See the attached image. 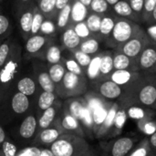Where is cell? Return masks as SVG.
I'll use <instances>...</instances> for the list:
<instances>
[{
  "label": "cell",
  "mask_w": 156,
  "mask_h": 156,
  "mask_svg": "<svg viewBox=\"0 0 156 156\" xmlns=\"http://www.w3.org/2000/svg\"><path fill=\"white\" fill-rule=\"evenodd\" d=\"M117 101L122 106L135 104L150 110H156L155 73H142L140 79Z\"/></svg>",
  "instance_id": "obj_1"
},
{
  "label": "cell",
  "mask_w": 156,
  "mask_h": 156,
  "mask_svg": "<svg viewBox=\"0 0 156 156\" xmlns=\"http://www.w3.org/2000/svg\"><path fill=\"white\" fill-rule=\"evenodd\" d=\"M49 149L55 156H82L90 148L84 137L65 133L50 145Z\"/></svg>",
  "instance_id": "obj_2"
},
{
  "label": "cell",
  "mask_w": 156,
  "mask_h": 156,
  "mask_svg": "<svg viewBox=\"0 0 156 156\" xmlns=\"http://www.w3.org/2000/svg\"><path fill=\"white\" fill-rule=\"evenodd\" d=\"M139 23L124 17L117 16L112 34L105 41V44L112 49L127 42L142 30Z\"/></svg>",
  "instance_id": "obj_3"
},
{
  "label": "cell",
  "mask_w": 156,
  "mask_h": 156,
  "mask_svg": "<svg viewBox=\"0 0 156 156\" xmlns=\"http://www.w3.org/2000/svg\"><path fill=\"white\" fill-rule=\"evenodd\" d=\"M88 81L86 77L67 71L60 84L56 87V93L61 99L80 97L88 91Z\"/></svg>",
  "instance_id": "obj_4"
},
{
  "label": "cell",
  "mask_w": 156,
  "mask_h": 156,
  "mask_svg": "<svg viewBox=\"0 0 156 156\" xmlns=\"http://www.w3.org/2000/svg\"><path fill=\"white\" fill-rule=\"evenodd\" d=\"M150 39L145 32V29L142 28V30L136 34L133 37L129 39L127 42L123 43L122 45L117 47L116 50H119L128 57L137 60L142 51L145 48V47L150 43Z\"/></svg>",
  "instance_id": "obj_5"
},
{
  "label": "cell",
  "mask_w": 156,
  "mask_h": 156,
  "mask_svg": "<svg viewBox=\"0 0 156 156\" xmlns=\"http://www.w3.org/2000/svg\"><path fill=\"white\" fill-rule=\"evenodd\" d=\"M92 84V90L110 101H119L124 94V90L111 80H102Z\"/></svg>",
  "instance_id": "obj_6"
},
{
  "label": "cell",
  "mask_w": 156,
  "mask_h": 156,
  "mask_svg": "<svg viewBox=\"0 0 156 156\" xmlns=\"http://www.w3.org/2000/svg\"><path fill=\"white\" fill-rule=\"evenodd\" d=\"M65 133L66 132L59 126V124L56 121L51 126L38 131L36 137L34 138L33 144L36 146H45L49 148L50 145Z\"/></svg>",
  "instance_id": "obj_7"
},
{
  "label": "cell",
  "mask_w": 156,
  "mask_h": 156,
  "mask_svg": "<svg viewBox=\"0 0 156 156\" xmlns=\"http://www.w3.org/2000/svg\"><path fill=\"white\" fill-rule=\"evenodd\" d=\"M139 71L145 74H156V44L150 42L140 54L138 59Z\"/></svg>",
  "instance_id": "obj_8"
},
{
  "label": "cell",
  "mask_w": 156,
  "mask_h": 156,
  "mask_svg": "<svg viewBox=\"0 0 156 156\" xmlns=\"http://www.w3.org/2000/svg\"><path fill=\"white\" fill-rule=\"evenodd\" d=\"M133 137H121L110 143L104 149V156H126L135 146Z\"/></svg>",
  "instance_id": "obj_9"
},
{
  "label": "cell",
  "mask_w": 156,
  "mask_h": 156,
  "mask_svg": "<svg viewBox=\"0 0 156 156\" xmlns=\"http://www.w3.org/2000/svg\"><path fill=\"white\" fill-rule=\"evenodd\" d=\"M142 76L141 71L128 69H114L109 76V80L115 82L124 90V92L129 90Z\"/></svg>",
  "instance_id": "obj_10"
},
{
  "label": "cell",
  "mask_w": 156,
  "mask_h": 156,
  "mask_svg": "<svg viewBox=\"0 0 156 156\" xmlns=\"http://www.w3.org/2000/svg\"><path fill=\"white\" fill-rule=\"evenodd\" d=\"M56 121L66 133H73L81 137L85 136V131L83 130L80 122L69 112H68L63 107L61 109L59 116Z\"/></svg>",
  "instance_id": "obj_11"
},
{
  "label": "cell",
  "mask_w": 156,
  "mask_h": 156,
  "mask_svg": "<svg viewBox=\"0 0 156 156\" xmlns=\"http://www.w3.org/2000/svg\"><path fill=\"white\" fill-rule=\"evenodd\" d=\"M38 132V115L37 113L27 114L18 127V136L25 140H30L36 137Z\"/></svg>",
  "instance_id": "obj_12"
},
{
  "label": "cell",
  "mask_w": 156,
  "mask_h": 156,
  "mask_svg": "<svg viewBox=\"0 0 156 156\" xmlns=\"http://www.w3.org/2000/svg\"><path fill=\"white\" fill-rule=\"evenodd\" d=\"M62 107L69 112L72 116H74L80 122L82 121L84 114L88 110V104L84 97H74L69 98Z\"/></svg>",
  "instance_id": "obj_13"
},
{
  "label": "cell",
  "mask_w": 156,
  "mask_h": 156,
  "mask_svg": "<svg viewBox=\"0 0 156 156\" xmlns=\"http://www.w3.org/2000/svg\"><path fill=\"white\" fill-rule=\"evenodd\" d=\"M61 109L62 104L57 101L51 107L44 111L38 116V131L51 126L59 116Z\"/></svg>",
  "instance_id": "obj_14"
},
{
  "label": "cell",
  "mask_w": 156,
  "mask_h": 156,
  "mask_svg": "<svg viewBox=\"0 0 156 156\" xmlns=\"http://www.w3.org/2000/svg\"><path fill=\"white\" fill-rule=\"evenodd\" d=\"M113 67L114 69H128L139 71L137 60L128 57L124 53L113 49Z\"/></svg>",
  "instance_id": "obj_15"
},
{
  "label": "cell",
  "mask_w": 156,
  "mask_h": 156,
  "mask_svg": "<svg viewBox=\"0 0 156 156\" xmlns=\"http://www.w3.org/2000/svg\"><path fill=\"white\" fill-rule=\"evenodd\" d=\"M120 108V103L118 101H113L108 115L105 119V121L103 122L102 125L101 126L100 130L98 131L97 134L95 135V138L97 139H104V138H108L110 136L112 125H113V122L116 116V113L118 112Z\"/></svg>",
  "instance_id": "obj_16"
},
{
  "label": "cell",
  "mask_w": 156,
  "mask_h": 156,
  "mask_svg": "<svg viewBox=\"0 0 156 156\" xmlns=\"http://www.w3.org/2000/svg\"><path fill=\"white\" fill-rule=\"evenodd\" d=\"M112 10L119 17L128 18L136 23L143 22L142 18L133 11V9L131 7L130 4L126 0H120L119 2H117L112 6Z\"/></svg>",
  "instance_id": "obj_17"
},
{
  "label": "cell",
  "mask_w": 156,
  "mask_h": 156,
  "mask_svg": "<svg viewBox=\"0 0 156 156\" xmlns=\"http://www.w3.org/2000/svg\"><path fill=\"white\" fill-rule=\"evenodd\" d=\"M11 112L15 115H24L30 108V101L27 96L17 91L15 93L10 101Z\"/></svg>",
  "instance_id": "obj_18"
},
{
  "label": "cell",
  "mask_w": 156,
  "mask_h": 156,
  "mask_svg": "<svg viewBox=\"0 0 156 156\" xmlns=\"http://www.w3.org/2000/svg\"><path fill=\"white\" fill-rule=\"evenodd\" d=\"M116 18L117 16L113 12L102 15L100 32H99V38L101 40V42H105L110 37V35L112 34L116 22Z\"/></svg>",
  "instance_id": "obj_19"
},
{
  "label": "cell",
  "mask_w": 156,
  "mask_h": 156,
  "mask_svg": "<svg viewBox=\"0 0 156 156\" xmlns=\"http://www.w3.org/2000/svg\"><path fill=\"white\" fill-rule=\"evenodd\" d=\"M112 57H113V49L102 51L101 67H100V80H108L110 74L114 70Z\"/></svg>",
  "instance_id": "obj_20"
},
{
  "label": "cell",
  "mask_w": 156,
  "mask_h": 156,
  "mask_svg": "<svg viewBox=\"0 0 156 156\" xmlns=\"http://www.w3.org/2000/svg\"><path fill=\"white\" fill-rule=\"evenodd\" d=\"M89 12V8L80 0H71L70 25L73 26L79 22L85 21Z\"/></svg>",
  "instance_id": "obj_21"
},
{
  "label": "cell",
  "mask_w": 156,
  "mask_h": 156,
  "mask_svg": "<svg viewBox=\"0 0 156 156\" xmlns=\"http://www.w3.org/2000/svg\"><path fill=\"white\" fill-rule=\"evenodd\" d=\"M62 43H63V46L69 50L79 48V47L81 43V39L75 32L72 25H69L63 32Z\"/></svg>",
  "instance_id": "obj_22"
},
{
  "label": "cell",
  "mask_w": 156,
  "mask_h": 156,
  "mask_svg": "<svg viewBox=\"0 0 156 156\" xmlns=\"http://www.w3.org/2000/svg\"><path fill=\"white\" fill-rule=\"evenodd\" d=\"M102 51L92 56L91 61L86 69V78L91 83L100 80V67Z\"/></svg>",
  "instance_id": "obj_23"
},
{
  "label": "cell",
  "mask_w": 156,
  "mask_h": 156,
  "mask_svg": "<svg viewBox=\"0 0 156 156\" xmlns=\"http://www.w3.org/2000/svg\"><path fill=\"white\" fill-rule=\"evenodd\" d=\"M57 99L58 95L56 92H48L42 90L37 99V115L39 116L44 111L51 107L57 101Z\"/></svg>",
  "instance_id": "obj_24"
},
{
  "label": "cell",
  "mask_w": 156,
  "mask_h": 156,
  "mask_svg": "<svg viewBox=\"0 0 156 156\" xmlns=\"http://www.w3.org/2000/svg\"><path fill=\"white\" fill-rule=\"evenodd\" d=\"M101 40L99 37L92 36L87 39L82 40L79 47V49L90 56H94L101 52Z\"/></svg>",
  "instance_id": "obj_25"
},
{
  "label": "cell",
  "mask_w": 156,
  "mask_h": 156,
  "mask_svg": "<svg viewBox=\"0 0 156 156\" xmlns=\"http://www.w3.org/2000/svg\"><path fill=\"white\" fill-rule=\"evenodd\" d=\"M127 118H128V115H127L126 109L123 106L120 105V108L116 113V116H115V119L113 122V125H112V131H111L109 137L117 136L122 133Z\"/></svg>",
  "instance_id": "obj_26"
},
{
  "label": "cell",
  "mask_w": 156,
  "mask_h": 156,
  "mask_svg": "<svg viewBox=\"0 0 156 156\" xmlns=\"http://www.w3.org/2000/svg\"><path fill=\"white\" fill-rule=\"evenodd\" d=\"M123 107L126 109L128 117L137 120V121L147 119L150 116L149 112L153 111V110H150V109H147L139 105H135V104H131V105H127Z\"/></svg>",
  "instance_id": "obj_27"
},
{
  "label": "cell",
  "mask_w": 156,
  "mask_h": 156,
  "mask_svg": "<svg viewBox=\"0 0 156 156\" xmlns=\"http://www.w3.org/2000/svg\"><path fill=\"white\" fill-rule=\"evenodd\" d=\"M101 17H102V15H99V14H96V13L90 11L86 19H85V22H86L89 29L90 30L92 35L94 37H99Z\"/></svg>",
  "instance_id": "obj_28"
},
{
  "label": "cell",
  "mask_w": 156,
  "mask_h": 156,
  "mask_svg": "<svg viewBox=\"0 0 156 156\" xmlns=\"http://www.w3.org/2000/svg\"><path fill=\"white\" fill-rule=\"evenodd\" d=\"M16 88L19 92L25 94L27 97L32 96L36 92V90H37L35 81L31 78H28V77L19 80L17 82Z\"/></svg>",
  "instance_id": "obj_29"
},
{
  "label": "cell",
  "mask_w": 156,
  "mask_h": 156,
  "mask_svg": "<svg viewBox=\"0 0 156 156\" xmlns=\"http://www.w3.org/2000/svg\"><path fill=\"white\" fill-rule=\"evenodd\" d=\"M48 72L52 81L55 83V85L57 87L62 81V80L65 76V73L67 72V69L63 64L57 63V64H52L49 67Z\"/></svg>",
  "instance_id": "obj_30"
},
{
  "label": "cell",
  "mask_w": 156,
  "mask_h": 156,
  "mask_svg": "<svg viewBox=\"0 0 156 156\" xmlns=\"http://www.w3.org/2000/svg\"><path fill=\"white\" fill-rule=\"evenodd\" d=\"M153 149L149 143V138H144L139 144L133 147V149L126 156H151Z\"/></svg>",
  "instance_id": "obj_31"
},
{
  "label": "cell",
  "mask_w": 156,
  "mask_h": 156,
  "mask_svg": "<svg viewBox=\"0 0 156 156\" xmlns=\"http://www.w3.org/2000/svg\"><path fill=\"white\" fill-rule=\"evenodd\" d=\"M70 14H71V2L68 4L65 7H63L58 16L57 25L60 29L67 28L70 25Z\"/></svg>",
  "instance_id": "obj_32"
},
{
  "label": "cell",
  "mask_w": 156,
  "mask_h": 156,
  "mask_svg": "<svg viewBox=\"0 0 156 156\" xmlns=\"http://www.w3.org/2000/svg\"><path fill=\"white\" fill-rule=\"evenodd\" d=\"M37 82L42 90L48 92H56V85L52 81L48 72H40L37 76Z\"/></svg>",
  "instance_id": "obj_33"
},
{
  "label": "cell",
  "mask_w": 156,
  "mask_h": 156,
  "mask_svg": "<svg viewBox=\"0 0 156 156\" xmlns=\"http://www.w3.org/2000/svg\"><path fill=\"white\" fill-rule=\"evenodd\" d=\"M46 43V38L39 35H35L30 37L26 44V49L29 53H36L40 50Z\"/></svg>",
  "instance_id": "obj_34"
},
{
  "label": "cell",
  "mask_w": 156,
  "mask_h": 156,
  "mask_svg": "<svg viewBox=\"0 0 156 156\" xmlns=\"http://www.w3.org/2000/svg\"><path fill=\"white\" fill-rule=\"evenodd\" d=\"M111 10L112 6L108 4L106 0H91L89 6V11L99 15H105L107 13H110Z\"/></svg>",
  "instance_id": "obj_35"
},
{
  "label": "cell",
  "mask_w": 156,
  "mask_h": 156,
  "mask_svg": "<svg viewBox=\"0 0 156 156\" xmlns=\"http://www.w3.org/2000/svg\"><path fill=\"white\" fill-rule=\"evenodd\" d=\"M72 51V55H73V58L85 69L86 71V69L87 67L89 66V64L90 63L91 61V58H92V56L87 54V53H84L83 51H81L80 49L79 48H76V49H73L71 50Z\"/></svg>",
  "instance_id": "obj_36"
},
{
  "label": "cell",
  "mask_w": 156,
  "mask_h": 156,
  "mask_svg": "<svg viewBox=\"0 0 156 156\" xmlns=\"http://www.w3.org/2000/svg\"><path fill=\"white\" fill-rule=\"evenodd\" d=\"M65 68H66L67 71L72 72V73L77 74L81 77H86L85 69L74 58H69V59L65 60Z\"/></svg>",
  "instance_id": "obj_37"
},
{
  "label": "cell",
  "mask_w": 156,
  "mask_h": 156,
  "mask_svg": "<svg viewBox=\"0 0 156 156\" xmlns=\"http://www.w3.org/2000/svg\"><path fill=\"white\" fill-rule=\"evenodd\" d=\"M73 28H74L75 32L77 33V35L81 39V41L93 36L92 33L90 32V30L89 29V27H88V26H87L85 21L79 22V23L73 25Z\"/></svg>",
  "instance_id": "obj_38"
},
{
  "label": "cell",
  "mask_w": 156,
  "mask_h": 156,
  "mask_svg": "<svg viewBox=\"0 0 156 156\" xmlns=\"http://www.w3.org/2000/svg\"><path fill=\"white\" fill-rule=\"evenodd\" d=\"M47 60L52 65L60 63L61 60V50L58 46H50L47 51Z\"/></svg>",
  "instance_id": "obj_39"
},
{
  "label": "cell",
  "mask_w": 156,
  "mask_h": 156,
  "mask_svg": "<svg viewBox=\"0 0 156 156\" xmlns=\"http://www.w3.org/2000/svg\"><path fill=\"white\" fill-rule=\"evenodd\" d=\"M18 150L16 146L9 140H5L0 150V156H16Z\"/></svg>",
  "instance_id": "obj_40"
},
{
  "label": "cell",
  "mask_w": 156,
  "mask_h": 156,
  "mask_svg": "<svg viewBox=\"0 0 156 156\" xmlns=\"http://www.w3.org/2000/svg\"><path fill=\"white\" fill-rule=\"evenodd\" d=\"M156 5V0H144V13H143V23L148 24L152 13Z\"/></svg>",
  "instance_id": "obj_41"
},
{
  "label": "cell",
  "mask_w": 156,
  "mask_h": 156,
  "mask_svg": "<svg viewBox=\"0 0 156 156\" xmlns=\"http://www.w3.org/2000/svg\"><path fill=\"white\" fill-rule=\"evenodd\" d=\"M33 16L34 15L31 12H27L22 15L20 18V27L24 32H31Z\"/></svg>",
  "instance_id": "obj_42"
},
{
  "label": "cell",
  "mask_w": 156,
  "mask_h": 156,
  "mask_svg": "<svg viewBox=\"0 0 156 156\" xmlns=\"http://www.w3.org/2000/svg\"><path fill=\"white\" fill-rule=\"evenodd\" d=\"M56 2L57 0H40L39 8L45 14H50L56 10Z\"/></svg>",
  "instance_id": "obj_43"
},
{
  "label": "cell",
  "mask_w": 156,
  "mask_h": 156,
  "mask_svg": "<svg viewBox=\"0 0 156 156\" xmlns=\"http://www.w3.org/2000/svg\"><path fill=\"white\" fill-rule=\"evenodd\" d=\"M131 7L133 9V11L142 18L143 20V13L144 8V0H126Z\"/></svg>",
  "instance_id": "obj_44"
},
{
  "label": "cell",
  "mask_w": 156,
  "mask_h": 156,
  "mask_svg": "<svg viewBox=\"0 0 156 156\" xmlns=\"http://www.w3.org/2000/svg\"><path fill=\"white\" fill-rule=\"evenodd\" d=\"M43 24V16L40 13H37L33 16V22H32V27H31V33L33 35H36L40 29L41 26Z\"/></svg>",
  "instance_id": "obj_45"
},
{
  "label": "cell",
  "mask_w": 156,
  "mask_h": 156,
  "mask_svg": "<svg viewBox=\"0 0 156 156\" xmlns=\"http://www.w3.org/2000/svg\"><path fill=\"white\" fill-rule=\"evenodd\" d=\"M16 156H40V147L31 146L25 148L19 151Z\"/></svg>",
  "instance_id": "obj_46"
},
{
  "label": "cell",
  "mask_w": 156,
  "mask_h": 156,
  "mask_svg": "<svg viewBox=\"0 0 156 156\" xmlns=\"http://www.w3.org/2000/svg\"><path fill=\"white\" fill-rule=\"evenodd\" d=\"M9 52V47L6 43H4L0 46V67L4 65Z\"/></svg>",
  "instance_id": "obj_47"
},
{
  "label": "cell",
  "mask_w": 156,
  "mask_h": 156,
  "mask_svg": "<svg viewBox=\"0 0 156 156\" xmlns=\"http://www.w3.org/2000/svg\"><path fill=\"white\" fill-rule=\"evenodd\" d=\"M145 32L150 39L151 42L156 44V24H149Z\"/></svg>",
  "instance_id": "obj_48"
},
{
  "label": "cell",
  "mask_w": 156,
  "mask_h": 156,
  "mask_svg": "<svg viewBox=\"0 0 156 156\" xmlns=\"http://www.w3.org/2000/svg\"><path fill=\"white\" fill-rule=\"evenodd\" d=\"M8 26H9L8 19L5 16L0 15V35H3L7 30Z\"/></svg>",
  "instance_id": "obj_49"
},
{
  "label": "cell",
  "mask_w": 156,
  "mask_h": 156,
  "mask_svg": "<svg viewBox=\"0 0 156 156\" xmlns=\"http://www.w3.org/2000/svg\"><path fill=\"white\" fill-rule=\"evenodd\" d=\"M41 30L46 34H49V33H52L55 30V28H54L53 24L50 21H46V22H43L41 26Z\"/></svg>",
  "instance_id": "obj_50"
},
{
  "label": "cell",
  "mask_w": 156,
  "mask_h": 156,
  "mask_svg": "<svg viewBox=\"0 0 156 156\" xmlns=\"http://www.w3.org/2000/svg\"><path fill=\"white\" fill-rule=\"evenodd\" d=\"M70 2H71V0H57V2H56V10L60 11L63 7H65Z\"/></svg>",
  "instance_id": "obj_51"
},
{
  "label": "cell",
  "mask_w": 156,
  "mask_h": 156,
  "mask_svg": "<svg viewBox=\"0 0 156 156\" xmlns=\"http://www.w3.org/2000/svg\"><path fill=\"white\" fill-rule=\"evenodd\" d=\"M40 156H55L51 150L48 147L40 148Z\"/></svg>",
  "instance_id": "obj_52"
},
{
  "label": "cell",
  "mask_w": 156,
  "mask_h": 156,
  "mask_svg": "<svg viewBox=\"0 0 156 156\" xmlns=\"http://www.w3.org/2000/svg\"><path fill=\"white\" fill-rule=\"evenodd\" d=\"M149 143L153 150L156 149V132L151 134V136L149 137Z\"/></svg>",
  "instance_id": "obj_53"
},
{
  "label": "cell",
  "mask_w": 156,
  "mask_h": 156,
  "mask_svg": "<svg viewBox=\"0 0 156 156\" xmlns=\"http://www.w3.org/2000/svg\"><path fill=\"white\" fill-rule=\"evenodd\" d=\"M5 140H6V134L4 131V129L2 128V126L0 125V145H2Z\"/></svg>",
  "instance_id": "obj_54"
},
{
  "label": "cell",
  "mask_w": 156,
  "mask_h": 156,
  "mask_svg": "<svg viewBox=\"0 0 156 156\" xmlns=\"http://www.w3.org/2000/svg\"><path fill=\"white\" fill-rule=\"evenodd\" d=\"M149 24H156V5L154 9V11H153V13H152V16H151V19H150L148 25Z\"/></svg>",
  "instance_id": "obj_55"
},
{
  "label": "cell",
  "mask_w": 156,
  "mask_h": 156,
  "mask_svg": "<svg viewBox=\"0 0 156 156\" xmlns=\"http://www.w3.org/2000/svg\"><path fill=\"white\" fill-rule=\"evenodd\" d=\"M83 5H85L88 8H89V6H90V2H91V0H80Z\"/></svg>",
  "instance_id": "obj_56"
},
{
  "label": "cell",
  "mask_w": 156,
  "mask_h": 156,
  "mask_svg": "<svg viewBox=\"0 0 156 156\" xmlns=\"http://www.w3.org/2000/svg\"><path fill=\"white\" fill-rule=\"evenodd\" d=\"M106 1L108 2V4H109L111 6H112L113 5H115V4H116L117 2H119L120 0H106Z\"/></svg>",
  "instance_id": "obj_57"
},
{
  "label": "cell",
  "mask_w": 156,
  "mask_h": 156,
  "mask_svg": "<svg viewBox=\"0 0 156 156\" xmlns=\"http://www.w3.org/2000/svg\"><path fill=\"white\" fill-rule=\"evenodd\" d=\"M82 156H95V154H94L92 153V151L90 149V150H89V151H88L86 154H83Z\"/></svg>",
  "instance_id": "obj_58"
},
{
  "label": "cell",
  "mask_w": 156,
  "mask_h": 156,
  "mask_svg": "<svg viewBox=\"0 0 156 156\" xmlns=\"http://www.w3.org/2000/svg\"><path fill=\"white\" fill-rule=\"evenodd\" d=\"M151 156H156V154H153V155L151 154Z\"/></svg>",
  "instance_id": "obj_59"
},
{
  "label": "cell",
  "mask_w": 156,
  "mask_h": 156,
  "mask_svg": "<svg viewBox=\"0 0 156 156\" xmlns=\"http://www.w3.org/2000/svg\"><path fill=\"white\" fill-rule=\"evenodd\" d=\"M22 1H25V2H27V1H29V0H22Z\"/></svg>",
  "instance_id": "obj_60"
},
{
  "label": "cell",
  "mask_w": 156,
  "mask_h": 156,
  "mask_svg": "<svg viewBox=\"0 0 156 156\" xmlns=\"http://www.w3.org/2000/svg\"><path fill=\"white\" fill-rule=\"evenodd\" d=\"M0 1H1V0H0Z\"/></svg>",
  "instance_id": "obj_61"
}]
</instances>
